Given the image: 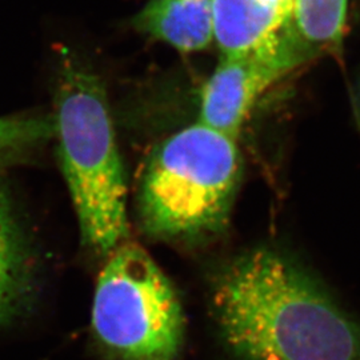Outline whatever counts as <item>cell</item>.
Segmentation results:
<instances>
[{
	"label": "cell",
	"instance_id": "obj_1",
	"mask_svg": "<svg viewBox=\"0 0 360 360\" xmlns=\"http://www.w3.org/2000/svg\"><path fill=\"white\" fill-rule=\"evenodd\" d=\"M219 334L236 360H360V322L295 257L259 247L219 269Z\"/></svg>",
	"mask_w": 360,
	"mask_h": 360
},
{
	"label": "cell",
	"instance_id": "obj_2",
	"mask_svg": "<svg viewBox=\"0 0 360 360\" xmlns=\"http://www.w3.org/2000/svg\"><path fill=\"white\" fill-rule=\"evenodd\" d=\"M53 135L82 242L108 257L127 242V181L103 80L87 65L62 60Z\"/></svg>",
	"mask_w": 360,
	"mask_h": 360
},
{
	"label": "cell",
	"instance_id": "obj_3",
	"mask_svg": "<svg viewBox=\"0 0 360 360\" xmlns=\"http://www.w3.org/2000/svg\"><path fill=\"white\" fill-rule=\"evenodd\" d=\"M240 179L238 139L196 120L159 143L144 165L138 195L143 230L158 239L218 232Z\"/></svg>",
	"mask_w": 360,
	"mask_h": 360
},
{
	"label": "cell",
	"instance_id": "obj_4",
	"mask_svg": "<svg viewBox=\"0 0 360 360\" xmlns=\"http://www.w3.org/2000/svg\"><path fill=\"white\" fill-rule=\"evenodd\" d=\"M91 323L99 345L115 359H179L184 343L179 297L141 245L124 242L107 257Z\"/></svg>",
	"mask_w": 360,
	"mask_h": 360
},
{
	"label": "cell",
	"instance_id": "obj_5",
	"mask_svg": "<svg viewBox=\"0 0 360 360\" xmlns=\"http://www.w3.org/2000/svg\"><path fill=\"white\" fill-rule=\"evenodd\" d=\"M309 51L314 50L291 31L252 50L220 55L202 91L198 122L238 139L257 101Z\"/></svg>",
	"mask_w": 360,
	"mask_h": 360
},
{
	"label": "cell",
	"instance_id": "obj_6",
	"mask_svg": "<svg viewBox=\"0 0 360 360\" xmlns=\"http://www.w3.org/2000/svg\"><path fill=\"white\" fill-rule=\"evenodd\" d=\"M294 0H214V43L240 53L295 31Z\"/></svg>",
	"mask_w": 360,
	"mask_h": 360
},
{
	"label": "cell",
	"instance_id": "obj_7",
	"mask_svg": "<svg viewBox=\"0 0 360 360\" xmlns=\"http://www.w3.org/2000/svg\"><path fill=\"white\" fill-rule=\"evenodd\" d=\"M134 26L176 51H203L214 43V0H148Z\"/></svg>",
	"mask_w": 360,
	"mask_h": 360
},
{
	"label": "cell",
	"instance_id": "obj_8",
	"mask_svg": "<svg viewBox=\"0 0 360 360\" xmlns=\"http://www.w3.org/2000/svg\"><path fill=\"white\" fill-rule=\"evenodd\" d=\"M348 0H294L296 34L311 50L334 49L342 43Z\"/></svg>",
	"mask_w": 360,
	"mask_h": 360
},
{
	"label": "cell",
	"instance_id": "obj_9",
	"mask_svg": "<svg viewBox=\"0 0 360 360\" xmlns=\"http://www.w3.org/2000/svg\"><path fill=\"white\" fill-rule=\"evenodd\" d=\"M18 254L10 207L0 188V321L13 304L18 285Z\"/></svg>",
	"mask_w": 360,
	"mask_h": 360
},
{
	"label": "cell",
	"instance_id": "obj_10",
	"mask_svg": "<svg viewBox=\"0 0 360 360\" xmlns=\"http://www.w3.org/2000/svg\"><path fill=\"white\" fill-rule=\"evenodd\" d=\"M52 135V119L0 116V163Z\"/></svg>",
	"mask_w": 360,
	"mask_h": 360
}]
</instances>
